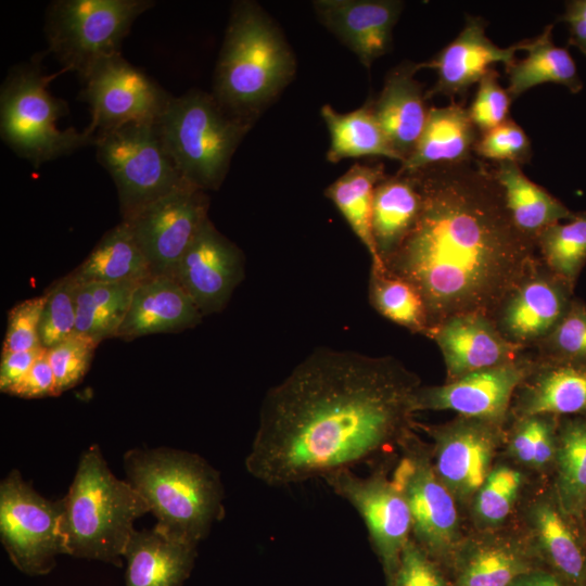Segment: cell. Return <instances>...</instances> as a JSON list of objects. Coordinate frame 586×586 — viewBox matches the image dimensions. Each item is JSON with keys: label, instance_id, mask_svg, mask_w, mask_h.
I'll return each mask as SVG.
<instances>
[{"label": "cell", "instance_id": "obj_49", "mask_svg": "<svg viewBox=\"0 0 586 586\" xmlns=\"http://www.w3.org/2000/svg\"><path fill=\"white\" fill-rule=\"evenodd\" d=\"M41 349L42 347L33 351L1 354L0 391L2 393L9 394L26 377Z\"/></svg>", "mask_w": 586, "mask_h": 586}, {"label": "cell", "instance_id": "obj_30", "mask_svg": "<svg viewBox=\"0 0 586 586\" xmlns=\"http://www.w3.org/2000/svg\"><path fill=\"white\" fill-rule=\"evenodd\" d=\"M493 171L514 226L534 242L545 228L574 216L560 200L533 182L521 165L513 162L495 163Z\"/></svg>", "mask_w": 586, "mask_h": 586}, {"label": "cell", "instance_id": "obj_14", "mask_svg": "<svg viewBox=\"0 0 586 586\" xmlns=\"http://www.w3.org/2000/svg\"><path fill=\"white\" fill-rule=\"evenodd\" d=\"M417 425L432 438V462L440 480L458 505L471 506L506 440L504 426L463 416L438 425Z\"/></svg>", "mask_w": 586, "mask_h": 586}, {"label": "cell", "instance_id": "obj_43", "mask_svg": "<svg viewBox=\"0 0 586 586\" xmlns=\"http://www.w3.org/2000/svg\"><path fill=\"white\" fill-rule=\"evenodd\" d=\"M98 345L99 343L93 339L75 333L48 349V359L59 395L84 379Z\"/></svg>", "mask_w": 586, "mask_h": 586}, {"label": "cell", "instance_id": "obj_7", "mask_svg": "<svg viewBox=\"0 0 586 586\" xmlns=\"http://www.w3.org/2000/svg\"><path fill=\"white\" fill-rule=\"evenodd\" d=\"M63 72L66 71L44 75L40 60H36L12 68L1 87V138L35 168L97 141L86 129L58 128L56 122L67 114L68 106L64 100L54 98L48 86Z\"/></svg>", "mask_w": 586, "mask_h": 586}, {"label": "cell", "instance_id": "obj_32", "mask_svg": "<svg viewBox=\"0 0 586 586\" xmlns=\"http://www.w3.org/2000/svg\"><path fill=\"white\" fill-rule=\"evenodd\" d=\"M71 275L81 284L141 282L153 276V272L129 225L122 220L105 232Z\"/></svg>", "mask_w": 586, "mask_h": 586}, {"label": "cell", "instance_id": "obj_35", "mask_svg": "<svg viewBox=\"0 0 586 586\" xmlns=\"http://www.w3.org/2000/svg\"><path fill=\"white\" fill-rule=\"evenodd\" d=\"M555 493L564 513L582 519L586 507V415L559 421Z\"/></svg>", "mask_w": 586, "mask_h": 586}, {"label": "cell", "instance_id": "obj_40", "mask_svg": "<svg viewBox=\"0 0 586 586\" xmlns=\"http://www.w3.org/2000/svg\"><path fill=\"white\" fill-rule=\"evenodd\" d=\"M507 450L520 464L537 471L553 468L557 449L558 418L528 416L513 421Z\"/></svg>", "mask_w": 586, "mask_h": 586}, {"label": "cell", "instance_id": "obj_1", "mask_svg": "<svg viewBox=\"0 0 586 586\" xmlns=\"http://www.w3.org/2000/svg\"><path fill=\"white\" fill-rule=\"evenodd\" d=\"M420 386L392 356L316 348L267 391L246 471L284 487L379 459L413 432Z\"/></svg>", "mask_w": 586, "mask_h": 586}, {"label": "cell", "instance_id": "obj_52", "mask_svg": "<svg viewBox=\"0 0 586 586\" xmlns=\"http://www.w3.org/2000/svg\"><path fill=\"white\" fill-rule=\"evenodd\" d=\"M582 519L585 521V524H586V507H585V510H584V513H583Z\"/></svg>", "mask_w": 586, "mask_h": 586}, {"label": "cell", "instance_id": "obj_3", "mask_svg": "<svg viewBox=\"0 0 586 586\" xmlns=\"http://www.w3.org/2000/svg\"><path fill=\"white\" fill-rule=\"evenodd\" d=\"M124 469L156 518L154 527L168 537L199 545L225 517L220 474L198 454L133 448L124 455Z\"/></svg>", "mask_w": 586, "mask_h": 586}, {"label": "cell", "instance_id": "obj_24", "mask_svg": "<svg viewBox=\"0 0 586 586\" xmlns=\"http://www.w3.org/2000/svg\"><path fill=\"white\" fill-rule=\"evenodd\" d=\"M203 315L175 277L153 275L141 281L115 337L133 340L193 328Z\"/></svg>", "mask_w": 586, "mask_h": 586}, {"label": "cell", "instance_id": "obj_15", "mask_svg": "<svg viewBox=\"0 0 586 586\" xmlns=\"http://www.w3.org/2000/svg\"><path fill=\"white\" fill-rule=\"evenodd\" d=\"M209 200L192 186L179 188L141 208L126 221L153 275L175 271L208 219Z\"/></svg>", "mask_w": 586, "mask_h": 586}, {"label": "cell", "instance_id": "obj_20", "mask_svg": "<svg viewBox=\"0 0 586 586\" xmlns=\"http://www.w3.org/2000/svg\"><path fill=\"white\" fill-rule=\"evenodd\" d=\"M487 22L481 16L466 15L464 26L458 36L444 47L425 67L434 68L437 79L425 93L434 95H464L474 84L494 68L496 63L508 66L515 60L521 41L501 48L486 35Z\"/></svg>", "mask_w": 586, "mask_h": 586}, {"label": "cell", "instance_id": "obj_42", "mask_svg": "<svg viewBox=\"0 0 586 586\" xmlns=\"http://www.w3.org/2000/svg\"><path fill=\"white\" fill-rule=\"evenodd\" d=\"M77 282L71 273L54 281L44 292L46 303L39 324L43 348H51L76 333Z\"/></svg>", "mask_w": 586, "mask_h": 586}, {"label": "cell", "instance_id": "obj_4", "mask_svg": "<svg viewBox=\"0 0 586 586\" xmlns=\"http://www.w3.org/2000/svg\"><path fill=\"white\" fill-rule=\"evenodd\" d=\"M295 69L293 51L271 17L256 2H233L212 93L222 109L253 125Z\"/></svg>", "mask_w": 586, "mask_h": 586}, {"label": "cell", "instance_id": "obj_46", "mask_svg": "<svg viewBox=\"0 0 586 586\" xmlns=\"http://www.w3.org/2000/svg\"><path fill=\"white\" fill-rule=\"evenodd\" d=\"M46 303L44 293L24 300L8 314V326L2 353L40 348L39 324Z\"/></svg>", "mask_w": 586, "mask_h": 586}, {"label": "cell", "instance_id": "obj_21", "mask_svg": "<svg viewBox=\"0 0 586 586\" xmlns=\"http://www.w3.org/2000/svg\"><path fill=\"white\" fill-rule=\"evenodd\" d=\"M321 24L370 68L392 48L393 28L404 8L398 0H316Z\"/></svg>", "mask_w": 586, "mask_h": 586}, {"label": "cell", "instance_id": "obj_2", "mask_svg": "<svg viewBox=\"0 0 586 586\" xmlns=\"http://www.w3.org/2000/svg\"><path fill=\"white\" fill-rule=\"evenodd\" d=\"M410 175L420 212L385 271L419 292L428 333L460 314L493 318L538 258L535 242L509 215L493 166L473 157Z\"/></svg>", "mask_w": 586, "mask_h": 586}, {"label": "cell", "instance_id": "obj_29", "mask_svg": "<svg viewBox=\"0 0 586 586\" xmlns=\"http://www.w3.org/2000/svg\"><path fill=\"white\" fill-rule=\"evenodd\" d=\"M552 28L553 24H549L538 36L521 40L520 50L526 56L506 66L507 91L512 101L543 84H558L572 93L583 89L575 61L566 48L553 42Z\"/></svg>", "mask_w": 586, "mask_h": 586}, {"label": "cell", "instance_id": "obj_45", "mask_svg": "<svg viewBox=\"0 0 586 586\" xmlns=\"http://www.w3.org/2000/svg\"><path fill=\"white\" fill-rule=\"evenodd\" d=\"M512 99L498 80L495 68L479 81L474 98L467 109L469 116L480 133L488 131L507 119Z\"/></svg>", "mask_w": 586, "mask_h": 586}, {"label": "cell", "instance_id": "obj_12", "mask_svg": "<svg viewBox=\"0 0 586 586\" xmlns=\"http://www.w3.org/2000/svg\"><path fill=\"white\" fill-rule=\"evenodd\" d=\"M388 468V463L380 462L367 476L344 469L323 477L333 493L354 507L364 520L387 583L393 578L402 551L411 538L409 507L392 477L386 476Z\"/></svg>", "mask_w": 586, "mask_h": 586}, {"label": "cell", "instance_id": "obj_39", "mask_svg": "<svg viewBox=\"0 0 586 586\" xmlns=\"http://www.w3.org/2000/svg\"><path fill=\"white\" fill-rule=\"evenodd\" d=\"M524 485L523 473L507 463H497L471 504L479 531L501 526L513 511Z\"/></svg>", "mask_w": 586, "mask_h": 586}, {"label": "cell", "instance_id": "obj_10", "mask_svg": "<svg viewBox=\"0 0 586 586\" xmlns=\"http://www.w3.org/2000/svg\"><path fill=\"white\" fill-rule=\"evenodd\" d=\"M392 480L411 515V538L435 561L453 560L464 538L457 501L437 476L431 447L415 432L399 445Z\"/></svg>", "mask_w": 586, "mask_h": 586}, {"label": "cell", "instance_id": "obj_27", "mask_svg": "<svg viewBox=\"0 0 586 586\" xmlns=\"http://www.w3.org/2000/svg\"><path fill=\"white\" fill-rule=\"evenodd\" d=\"M198 545L156 530H135L124 551L125 586H182L198 555Z\"/></svg>", "mask_w": 586, "mask_h": 586}, {"label": "cell", "instance_id": "obj_17", "mask_svg": "<svg viewBox=\"0 0 586 586\" xmlns=\"http://www.w3.org/2000/svg\"><path fill=\"white\" fill-rule=\"evenodd\" d=\"M573 288L538 257L497 307L493 321L510 343L532 348L561 321Z\"/></svg>", "mask_w": 586, "mask_h": 586}, {"label": "cell", "instance_id": "obj_44", "mask_svg": "<svg viewBox=\"0 0 586 586\" xmlns=\"http://www.w3.org/2000/svg\"><path fill=\"white\" fill-rule=\"evenodd\" d=\"M473 153L495 163L513 162L522 165L530 162L533 151L527 133L509 118L499 126L480 133Z\"/></svg>", "mask_w": 586, "mask_h": 586}, {"label": "cell", "instance_id": "obj_11", "mask_svg": "<svg viewBox=\"0 0 586 586\" xmlns=\"http://www.w3.org/2000/svg\"><path fill=\"white\" fill-rule=\"evenodd\" d=\"M62 502L48 500L12 470L0 483V539L13 565L36 576L67 555L61 530Z\"/></svg>", "mask_w": 586, "mask_h": 586}, {"label": "cell", "instance_id": "obj_47", "mask_svg": "<svg viewBox=\"0 0 586 586\" xmlns=\"http://www.w3.org/2000/svg\"><path fill=\"white\" fill-rule=\"evenodd\" d=\"M388 586H446V579L437 561L410 538Z\"/></svg>", "mask_w": 586, "mask_h": 586}, {"label": "cell", "instance_id": "obj_37", "mask_svg": "<svg viewBox=\"0 0 586 586\" xmlns=\"http://www.w3.org/2000/svg\"><path fill=\"white\" fill-rule=\"evenodd\" d=\"M535 244L543 264L574 288L586 264V211L545 228Z\"/></svg>", "mask_w": 586, "mask_h": 586}, {"label": "cell", "instance_id": "obj_18", "mask_svg": "<svg viewBox=\"0 0 586 586\" xmlns=\"http://www.w3.org/2000/svg\"><path fill=\"white\" fill-rule=\"evenodd\" d=\"M174 277L204 316L221 311L244 277L242 251L207 219Z\"/></svg>", "mask_w": 586, "mask_h": 586}, {"label": "cell", "instance_id": "obj_38", "mask_svg": "<svg viewBox=\"0 0 586 586\" xmlns=\"http://www.w3.org/2000/svg\"><path fill=\"white\" fill-rule=\"evenodd\" d=\"M369 302L384 318L426 336L428 315L419 292L406 280L370 268Z\"/></svg>", "mask_w": 586, "mask_h": 586}, {"label": "cell", "instance_id": "obj_16", "mask_svg": "<svg viewBox=\"0 0 586 586\" xmlns=\"http://www.w3.org/2000/svg\"><path fill=\"white\" fill-rule=\"evenodd\" d=\"M534 366L535 355L527 349L513 361L442 385H421L415 395V410H451L505 426L514 393Z\"/></svg>", "mask_w": 586, "mask_h": 586}, {"label": "cell", "instance_id": "obj_13", "mask_svg": "<svg viewBox=\"0 0 586 586\" xmlns=\"http://www.w3.org/2000/svg\"><path fill=\"white\" fill-rule=\"evenodd\" d=\"M92 136L135 123H157L171 95L122 54L100 63L82 81Z\"/></svg>", "mask_w": 586, "mask_h": 586}, {"label": "cell", "instance_id": "obj_26", "mask_svg": "<svg viewBox=\"0 0 586 586\" xmlns=\"http://www.w3.org/2000/svg\"><path fill=\"white\" fill-rule=\"evenodd\" d=\"M553 492L533 497L525 509V524L537 555L570 586L586 584V553Z\"/></svg>", "mask_w": 586, "mask_h": 586}, {"label": "cell", "instance_id": "obj_31", "mask_svg": "<svg viewBox=\"0 0 586 586\" xmlns=\"http://www.w3.org/2000/svg\"><path fill=\"white\" fill-rule=\"evenodd\" d=\"M420 206V194L411 175L386 176L377 184L371 226L384 268L416 224Z\"/></svg>", "mask_w": 586, "mask_h": 586}, {"label": "cell", "instance_id": "obj_48", "mask_svg": "<svg viewBox=\"0 0 586 586\" xmlns=\"http://www.w3.org/2000/svg\"><path fill=\"white\" fill-rule=\"evenodd\" d=\"M9 394L22 398L59 396L47 348L42 347L26 377Z\"/></svg>", "mask_w": 586, "mask_h": 586}, {"label": "cell", "instance_id": "obj_9", "mask_svg": "<svg viewBox=\"0 0 586 586\" xmlns=\"http://www.w3.org/2000/svg\"><path fill=\"white\" fill-rule=\"evenodd\" d=\"M97 160L113 178L123 219L186 186L157 123H135L97 136Z\"/></svg>", "mask_w": 586, "mask_h": 586}, {"label": "cell", "instance_id": "obj_34", "mask_svg": "<svg viewBox=\"0 0 586 586\" xmlns=\"http://www.w3.org/2000/svg\"><path fill=\"white\" fill-rule=\"evenodd\" d=\"M320 115L330 133L327 152L330 163L364 156H382L403 163L378 124L370 103L344 114L324 104Z\"/></svg>", "mask_w": 586, "mask_h": 586}, {"label": "cell", "instance_id": "obj_23", "mask_svg": "<svg viewBox=\"0 0 586 586\" xmlns=\"http://www.w3.org/2000/svg\"><path fill=\"white\" fill-rule=\"evenodd\" d=\"M424 63L404 61L386 75L383 88L371 102L373 115L403 162L411 154L424 128L429 109L424 86L415 75Z\"/></svg>", "mask_w": 586, "mask_h": 586}, {"label": "cell", "instance_id": "obj_22", "mask_svg": "<svg viewBox=\"0 0 586 586\" xmlns=\"http://www.w3.org/2000/svg\"><path fill=\"white\" fill-rule=\"evenodd\" d=\"M495 530L479 531L462 539L453 558L456 586H509L535 570L533 558L537 552L527 535Z\"/></svg>", "mask_w": 586, "mask_h": 586}, {"label": "cell", "instance_id": "obj_50", "mask_svg": "<svg viewBox=\"0 0 586 586\" xmlns=\"http://www.w3.org/2000/svg\"><path fill=\"white\" fill-rule=\"evenodd\" d=\"M559 21L569 25V44L586 56V0L568 1Z\"/></svg>", "mask_w": 586, "mask_h": 586}, {"label": "cell", "instance_id": "obj_36", "mask_svg": "<svg viewBox=\"0 0 586 586\" xmlns=\"http://www.w3.org/2000/svg\"><path fill=\"white\" fill-rule=\"evenodd\" d=\"M139 283H77L76 333L87 335L99 344L116 336Z\"/></svg>", "mask_w": 586, "mask_h": 586}, {"label": "cell", "instance_id": "obj_33", "mask_svg": "<svg viewBox=\"0 0 586 586\" xmlns=\"http://www.w3.org/2000/svg\"><path fill=\"white\" fill-rule=\"evenodd\" d=\"M386 177L382 163L365 165L356 163L332 182L324 191L352 231L367 249L371 268L385 271L379 258L372 234V203L377 184Z\"/></svg>", "mask_w": 586, "mask_h": 586}, {"label": "cell", "instance_id": "obj_41", "mask_svg": "<svg viewBox=\"0 0 586 586\" xmlns=\"http://www.w3.org/2000/svg\"><path fill=\"white\" fill-rule=\"evenodd\" d=\"M530 349L538 359L586 364V304L572 300L557 327Z\"/></svg>", "mask_w": 586, "mask_h": 586}, {"label": "cell", "instance_id": "obj_28", "mask_svg": "<svg viewBox=\"0 0 586 586\" xmlns=\"http://www.w3.org/2000/svg\"><path fill=\"white\" fill-rule=\"evenodd\" d=\"M479 133L462 104L432 106L417 145L397 174L410 175L435 165L467 162L473 158Z\"/></svg>", "mask_w": 586, "mask_h": 586}, {"label": "cell", "instance_id": "obj_19", "mask_svg": "<svg viewBox=\"0 0 586 586\" xmlns=\"http://www.w3.org/2000/svg\"><path fill=\"white\" fill-rule=\"evenodd\" d=\"M426 337L441 349L446 382L513 361L530 349L508 342L491 317L476 313L453 316L432 329Z\"/></svg>", "mask_w": 586, "mask_h": 586}, {"label": "cell", "instance_id": "obj_25", "mask_svg": "<svg viewBox=\"0 0 586 586\" xmlns=\"http://www.w3.org/2000/svg\"><path fill=\"white\" fill-rule=\"evenodd\" d=\"M586 415V364L550 361L535 366L517 388L510 418Z\"/></svg>", "mask_w": 586, "mask_h": 586}, {"label": "cell", "instance_id": "obj_5", "mask_svg": "<svg viewBox=\"0 0 586 586\" xmlns=\"http://www.w3.org/2000/svg\"><path fill=\"white\" fill-rule=\"evenodd\" d=\"M61 502L68 556L116 566L123 564L135 521L150 512L137 489L112 473L97 445L82 453Z\"/></svg>", "mask_w": 586, "mask_h": 586}, {"label": "cell", "instance_id": "obj_8", "mask_svg": "<svg viewBox=\"0 0 586 586\" xmlns=\"http://www.w3.org/2000/svg\"><path fill=\"white\" fill-rule=\"evenodd\" d=\"M151 0H58L47 12L49 52L84 81L103 61L120 54L135 20Z\"/></svg>", "mask_w": 586, "mask_h": 586}, {"label": "cell", "instance_id": "obj_6", "mask_svg": "<svg viewBox=\"0 0 586 586\" xmlns=\"http://www.w3.org/2000/svg\"><path fill=\"white\" fill-rule=\"evenodd\" d=\"M252 125L232 116L212 93L193 89L170 98L157 128L182 178L200 190H217Z\"/></svg>", "mask_w": 586, "mask_h": 586}, {"label": "cell", "instance_id": "obj_51", "mask_svg": "<svg viewBox=\"0 0 586 586\" xmlns=\"http://www.w3.org/2000/svg\"><path fill=\"white\" fill-rule=\"evenodd\" d=\"M509 586H570L563 582L558 575L542 571L533 570L517 577Z\"/></svg>", "mask_w": 586, "mask_h": 586}]
</instances>
